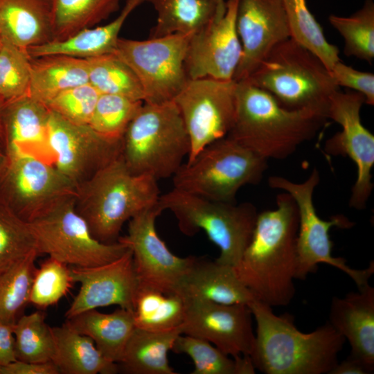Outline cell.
Returning a JSON list of instances; mask_svg holds the SVG:
<instances>
[{
    "label": "cell",
    "instance_id": "cell-20",
    "mask_svg": "<svg viewBox=\"0 0 374 374\" xmlns=\"http://www.w3.org/2000/svg\"><path fill=\"white\" fill-rule=\"evenodd\" d=\"M70 274L73 283L80 284V289L66 311V319L89 310L114 305L134 310L139 284L130 249L106 264L88 267L70 266Z\"/></svg>",
    "mask_w": 374,
    "mask_h": 374
},
{
    "label": "cell",
    "instance_id": "cell-33",
    "mask_svg": "<svg viewBox=\"0 0 374 374\" xmlns=\"http://www.w3.org/2000/svg\"><path fill=\"white\" fill-rule=\"evenodd\" d=\"M38 256L33 252L0 267V323L14 326L29 304Z\"/></svg>",
    "mask_w": 374,
    "mask_h": 374
},
{
    "label": "cell",
    "instance_id": "cell-6",
    "mask_svg": "<svg viewBox=\"0 0 374 374\" xmlns=\"http://www.w3.org/2000/svg\"><path fill=\"white\" fill-rule=\"evenodd\" d=\"M190 150L188 132L173 100L143 103L122 137L121 155L128 169L157 180L172 177Z\"/></svg>",
    "mask_w": 374,
    "mask_h": 374
},
{
    "label": "cell",
    "instance_id": "cell-51",
    "mask_svg": "<svg viewBox=\"0 0 374 374\" xmlns=\"http://www.w3.org/2000/svg\"><path fill=\"white\" fill-rule=\"evenodd\" d=\"M1 36L0 35V46H1Z\"/></svg>",
    "mask_w": 374,
    "mask_h": 374
},
{
    "label": "cell",
    "instance_id": "cell-1",
    "mask_svg": "<svg viewBox=\"0 0 374 374\" xmlns=\"http://www.w3.org/2000/svg\"><path fill=\"white\" fill-rule=\"evenodd\" d=\"M298 226L296 204L283 191L276 208L258 214L251 239L233 267L254 299L270 307L286 306L295 295Z\"/></svg>",
    "mask_w": 374,
    "mask_h": 374
},
{
    "label": "cell",
    "instance_id": "cell-29",
    "mask_svg": "<svg viewBox=\"0 0 374 374\" xmlns=\"http://www.w3.org/2000/svg\"><path fill=\"white\" fill-rule=\"evenodd\" d=\"M55 346L53 362L62 374H115L118 364L107 359L87 335L66 322L51 327Z\"/></svg>",
    "mask_w": 374,
    "mask_h": 374
},
{
    "label": "cell",
    "instance_id": "cell-14",
    "mask_svg": "<svg viewBox=\"0 0 374 374\" xmlns=\"http://www.w3.org/2000/svg\"><path fill=\"white\" fill-rule=\"evenodd\" d=\"M162 211L157 202L134 216L129 220L127 233L118 241L132 251L139 287L179 294L195 256H176L159 236L155 222Z\"/></svg>",
    "mask_w": 374,
    "mask_h": 374
},
{
    "label": "cell",
    "instance_id": "cell-21",
    "mask_svg": "<svg viewBox=\"0 0 374 374\" xmlns=\"http://www.w3.org/2000/svg\"><path fill=\"white\" fill-rule=\"evenodd\" d=\"M49 109L28 95L0 107V138L7 157L30 155L53 163L48 142Z\"/></svg>",
    "mask_w": 374,
    "mask_h": 374
},
{
    "label": "cell",
    "instance_id": "cell-40",
    "mask_svg": "<svg viewBox=\"0 0 374 374\" xmlns=\"http://www.w3.org/2000/svg\"><path fill=\"white\" fill-rule=\"evenodd\" d=\"M143 104L121 96L100 94L89 125L106 137L122 139Z\"/></svg>",
    "mask_w": 374,
    "mask_h": 374
},
{
    "label": "cell",
    "instance_id": "cell-35",
    "mask_svg": "<svg viewBox=\"0 0 374 374\" xmlns=\"http://www.w3.org/2000/svg\"><path fill=\"white\" fill-rule=\"evenodd\" d=\"M291 38L308 49L330 71L339 61L338 48L325 37L323 29L311 13L306 0H282Z\"/></svg>",
    "mask_w": 374,
    "mask_h": 374
},
{
    "label": "cell",
    "instance_id": "cell-42",
    "mask_svg": "<svg viewBox=\"0 0 374 374\" xmlns=\"http://www.w3.org/2000/svg\"><path fill=\"white\" fill-rule=\"evenodd\" d=\"M30 56L1 37L0 46V96L3 101L27 95L30 75Z\"/></svg>",
    "mask_w": 374,
    "mask_h": 374
},
{
    "label": "cell",
    "instance_id": "cell-34",
    "mask_svg": "<svg viewBox=\"0 0 374 374\" xmlns=\"http://www.w3.org/2000/svg\"><path fill=\"white\" fill-rule=\"evenodd\" d=\"M177 354L189 356L194 364L192 374H253L255 367L250 356L231 358L210 342L180 334L171 348Z\"/></svg>",
    "mask_w": 374,
    "mask_h": 374
},
{
    "label": "cell",
    "instance_id": "cell-38",
    "mask_svg": "<svg viewBox=\"0 0 374 374\" xmlns=\"http://www.w3.org/2000/svg\"><path fill=\"white\" fill-rule=\"evenodd\" d=\"M328 20L344 41V54L372 64L374 59V2L365 0L348 17L331 15Z\"/></svg>",
    "mask_w": 374,
    "mask_h": 374
},
{
    "label": "cell",
    "instance_id": "cell-15",
    "mask_svg": "<svg viewBox=\"0 0 374 374\" xmlns=\"http://www.w3.org/2000/svg\"><path fill=\"white\" fill-rule=\"evenodd\" d=\"M364 104L365 98L360 93L339 89L330 97L327 109L328 119L339 124L341 130L326 141L325 151L331 156H346L356 165L357 179L349 206L357 210L365 208L373 188L374 136L362 123L360 111Z\"/></svg>",
    "mask_w": 374,
    "mask_h": 374
},
{
    "label": "cell",
    "instance_id": "cell-45",
    "mask_svg": "<svg viewBox=\"0 0 374 374\" xmlns=\"http://www.w3.org/2000/svg\"><path fill=\"white\" fill-rule=\"evenodd\" d=\"M0 374H60L53 362L35 363L16 359L0 367Z\"/></svg>",
    "mask_w": 374,
    "mask_h": 374
},
{
    "label": "cell",
    "instance_id": "cell-43",
    "mask_svg": "<svg viewBox=\"0 0 374 374\" xmlns=\"http://www.w3.org/2000/svg\"><path fill=\"white\" fill-rule=\"evenodd\" d=\"M99 96L88 82L62 91L46 107L70 122L89 125Z\"/></svg>",
    "mask_w": 374,
    "mask_h": 374
},
{
    "label": "cell",
    "instance_id": "cell-8",
    "mask_svg": "<svg viewBox=\"0 0 374 374\" xmlns=\"http://www.w3.org/2000/svg\"><path fill=\"white\" fill-rule=\"evenodd\" d=\"M267 159L226 136L204 147L172 176L175 189L208 199L235 202L238 190L260 182Z\"/></svg>",
    "mask_w": 374,
    "mask_h": 374
},
{
    "label": "cell",
    "instance_id": "cell-37",
    "mask_svg": "<svg viewBox=\"0 0 374 374\" xmlns=\"http://www.w3.org/2000/svg\"><path fill=\"white\" fill-rule=\"evenodd\" d=\"M13 334L16 359L35 363L53 362L54 337L41 310L22 314L13 326Z\"/></svg>",
    "mask_w": 374,
    "mask_h": 374
},
{
    "label": "cell",
    "instance_id": "cell-46",
    "mask_svg": "<svg viewBox=\"0 0 374 374\" xmlns=\"http://www.w3.org/2000/svg\"><path fill=\"white\" fill-rule=\"evenodd\" d=\"M15 360L13 326L0 323V367Z\"/></svg>",
    "mask_w": 374,
    "mask_h": 374
},
{
    "label": "cell",
    "instance_id": "cell-18",
    "mask_svg": "<svg viewBox=\"0 0 374 374\" xmlns=\"http://www.w3.org/2000/svg\"><path fill=\"white\" fill-rule=\"evenodd\" d=\"M185 300L182 334L204 339L232 357L250 356L255 333L249 305Z\"/></svg>",
    "mask_w": 374,
    "mask_h": 374
},
{
    "label": "cell",
    "instance_id": "cell-17",
    "mask_svg": "<svg viewBox=\"0 0 374 374\" xmlns=\"http://www.w3.org/2000/svg\"><path fill=\"white\" fill-rule=\"evenodd\" d=\"M238 1H226L222 16L192 35L184 61L188 79L233 80L242 56L236 28Z\"/></svg>",
    "mask_w": 374,
    "mask_h": 374
},
{
    "label": "cell",
    "instance_id": "cell-39",
    "mask_svg": "<svg viewBox=\"0 0 374 374\" xmlns=\"http://www.w3.org/2000/svg\"><path fill=\"white\" fill-rule=\"evenodd\" d=\"M70 266L48 257L33 275L29 304L42 310L57 304L72 287Z\"/></svg>",
    "mask_w": 374,
    "mask_h": 374
},
{
    "label": "cell",
    "instance_id": "cell-36",
    "mask_svg": "<svg viewBox=\"0 0 374 374\" xmlns=\"http://www.w3.org/2000/svg\"><path fill=\"white\" fill-rule=\"evenodd\" d=\"M87 60L89 83L100 94L121 96L143 102L144 96L137 77L115 53Z\"/></svg>",
    "mask_w": 374,
    "mask_h": 374
},
{
    "label": "cell",
    "instance_id": "cell-9",
    "mask_svg": "<svg viewBox=\"0 0 374 374\" xmlns=\"http://www.w3.org/2000/svg\"><path fill=\"white\" fill-rule=\"evenodd\" d=\"M320 181L319 171L314 168L301 183H295L280 176H271L268 184L272 188L289 193L298 209L299 226L296 238L297 269L296 279L305 280L308 274L317 271L318 265L328 264L347 274L361 288L368 284L374 273V262L364 269L350 267L346 260L332 255V242L329 231L333 226L349 229L354 222L342 215L324 220L317 215L313 203V193Z\"/></svg>",
    "mask_w": 374,
    "mask_h": 374
},
{
    "label": "cell",
    "instance_id": "cell-12",
    "mask_svg": "<svg viewBox=\"0 0 374 374\" xmlns=\"http://www.w3.org/2000/svg\"><path fill=\"white\" fill-rule=\"evenodd\" d=\"M76 193L53 163L30 155L8 156L0 170V200L29 223Z\"/></svg>",
    "mask_w": 374,
    "mask_h": 374
},
{
    "label": "cell",
    "instance_id": "cell-2",
    "mask_svg": "<svg viewBox=\"0 0 374 374\" xmlns=\"http://www.w3.org/2000/svg\"><path fill=\"white\" fill-rule=\"evenodd\" d=\"M256 323L250 357L265 374H329L346 339L328 321L314 331L297 329L289 314L278 316L256 299L249 304Z\"/></svg>",
    "mask_w": 374,
    "mask_h": 374
},
{
    "label": "cell",
    "instance_id": "cell-25",
    "mask_svg": "<svg viewBox=\"0 0 374 374\" xmlns=\"http://www.w3.org/2000/svg\"><path fill=\"white\" fill-rule=\"evenodd\" d=\"M88 82L87 59L62 54L30 57L27 95L45 106L62 91Z\"/></svg>",
    "mask_w": 374,
    "mask_h": 374
},
{
    "label": "cell",
    "instance_id": "cell-11",
    "mask_svg": "<svg viewBox=\"0 0 374 374\" xmlns=\"http://www.w3.org/2000/svg\"><path fill=\"white\" fill-rule=\"evenodd\" d=\"M191 34L175 33L145 40L118 39L114 53L134 71L147 103L173 100L188 78L184 61Z\"/></svg>",
    "mask_w": 374,
    "mask_h": 374
},
{
    "label": "cell",
    "instance_id": "cell-44",
    "mask_svg": "<svg viewBox=\"0 0 374 374\" xmlns=\"http://www.w3.org/2000/svg\"><path fill=\"white\" fill-rule=\"evenodd\" d=\"M330 72L339 87H347L360 93L365 98L366 104L374 105L373 73L358 71L340 60L333 66Z\"/></svg>",
    "mask_w": 374,
    "mask_h": 374
},
{
    "label": "cell",
    "instance_id": "cell-28",
    "mask_svg": "<svg viewBox=\"0 0 374 374\" xmlns=\"http://www.w3.org/2000/svg\"><path fill=\"white\" fill-rule=\"evenodd\" d=\"M136 7L127 1L120 15L109 24L84 29L61 41H51L27 48L30 57L62 54L88 59L114 52L119 33Z\"/></svg>",
    "mask_w": 374,
    "mask_h": 374
},
{
    "label": "cell",
    "instance_id": "cell-10",
    "mask_svg": "<svg viewBox=\"0 0 374 374\" xmlns=\"http://www.w3.org/2000/svg\"><path fill=\"white\" fill-rule=\"evenodd\" d=\"M30 225L39 254H46L71 267L106 264L129 249L118 241L104 243L98 240L75 210V197L62 201Z\"/></svg>",
    "mask_w": 374,
    "mask_h": 374
},
{
    "label": "cell",
    "instance_id": "cell-48",
    "mask_svg": "<svg viewBox=\"0 0 374 374\" xmlns=\"http://www.w3.org/2000/svg\"><path fill=\"white\" fill-rule=\"evenodd\" d=\"M212 2L216 6V14L214 19H218L221 17L225 11V0H208Z\"/></svg>",
    "mask_w": 374,
    "mask_h": 374
},
{
    "label": "cell",
    "instance_id": "cell-3",
    "mask_svg": "<svg viewBox=\"0 0 374 374\" xmlns=\"http://www.w3.org/2000/svg\"><path fill=\"white\" fill-rule=\"evenodd\" d=\"M236 82L235 117L227 136L267 160L290 157L328 119L314 109H287L247 81Z\"/></svg>",
    "mask_w": 374,
    "mask_h": 374
},
{
    "label": "cell",
    "instance_id": "cell-41",
    "mask_svg": "<svg viewBox=\"0 0 374 374\" xmlns=\"http://www.w3.org/2000/svg\"><path fill=\"white\" fill-rule=\"evenodd\" d=\"M33 252L38 249L30 223L0 200V267Z\"/></svg>",
    "mask_w": 374,
    "mask_h": 374
},
{
    "label": "cell",
    "instance_id": "cell-47",
    "mask_svg": "<svg viewBox=\"0 0 374 374\" xmlns=\"http://www.w3.org/2000/svg\"><path fill=\"white\" fill-rule=\"evenodd\" d=\"M373 371L374 368L350 353L346 359L337 363L329 374H368Z\"/></svg>",
    "mask_w": 374,
    "mask_h": 374
},
{
    "label": "cell",
    "instance_id": "cell-24",
    "mask_svg": "<svg viewBox=\"0 0 374 374\" xmlns=\"http://www.w3.org/2000/svg\"><path fill=\"white\" fill-rule=\"evenodd\" d=\"M0 35L26 49L51 42V0H0Z\"/></svg>",
    "mask_w": 374,
    "mask_h": 374
},
{
    "label": "cell",
    "instance_id": "cell-5",
    "mask_svg": "<svg viewBox=\"0 0 374 374\" xmlns=\"http://www.w3.org/2000/svg\"><path fill=\"white\" fill-rule=\"evenodd\" d=\"M244 80L287 109H314L326 117L330 97L339 90L321 60L291 37L274 46Z\"/></svg>",
    "mask_w": 374,
    "mask_h": 374
},
{
    "label": "cell",
    "instance_id": "cell-31",
    "mask_svg": "<svg viewBox=\"0 0 374 374\" xmlns=\"http://www.w3.org/2000/svg\"><path fill=\"white\" fill-rule=\"evenodd\" d=\"M122 0H51L52 41H61L108 18Z\"/></svg>",
    "mask_w": 374,
    "mask_h": 374
},
{
    "label": "cell",
    "instance_id": "cell-13",
    "mask_svg": "<svg viewBox=\"0 0 374 374\" xmlns=\"http://www.w3.org/2000/svg\"><path fill=\"white\" fill-rule=\"evenodd\" d=\"M236 87L233 80L189 79L173 99L190 141L186 163L204 147L229 133L235 117Z\"/></svg>",
    "mask_w": 374,
    "mask_h": 374
},
{
    "label": "cell",
    "instance_id": "cell-22",
    "mask_svg": "<svg viewBox=\"0 0 374 374\" xmlns=\"http://www.w3.org/2000/svg\"><path fill=\"white\" fill-rule=\"evenodd\" d=\"M328 322L349 342L350 354L374 368V287L333 297Z\"/></svg>",
    "mask_w": 374,
    "mask_h": 374
},
{
    "label": "cell",
    "instance_id": "cell-23",
    "mask_svg": "<svg viewBox=\"0 0 374 374\" xmlns=\"http://www.w3.org/2000/svg\"><path fill=\"white\" fill-rule=\"evenodd\" d=\"M179 294L185 299L232 305L254 300L236 275L234 267L204 257H195Z\"/></svg>",
    "mask_w": 374,
    "mask_h": 374
},
{
    "label": "cell",
    "instance_id": "cell-16",
    "mask_svg": "<svg viewBox=\"0 0 374 374\" xmlns=\"http://www.w3.org/2000/svg\"><path fill=\"white\" fill-rule=\"evenodd\" d=\"M48 142L53 164L77 187L122 150V139L106 137L89 125L70 122L50 110Z\"/></svg>",
    "mask_w": 374,
    "mask_h": 374
},
{
    "label": "cell",
    "instance_id": "cell-27",
    "mask_svg": "<svg viewBox=\"0 0 374 374\" xmlns=\"http://www.w3.org/2000/svg\"><path fill=\"white\" fill-rule=\"evenodd\" d=\"M181 327L166 331L135 328L118 363V371L127 374H177L170 366L168 353Z\"/></svg>",
    "mask_w": 374,
    "mask_h": 374
},
{
    "label": "cell",
    "instance_id": "cell-32",
    "mask_svg": "<svg viewBox=\"0 0 374 374\" xmlns=\"http://www.w3.org/2000/svg\"><path fill=\"white\" fill-rule=\"evenodd\" d=\"M186 310V300L181 294L139 287L133 310L134 324L136 328L152 331L181 328Z\"/></svg>",
    "mask_w": 374,
    "mask_h": 374
},
{
    "label": "cell",
    "instance_id": "cell-50",
    "mask_svg": "<svg viewBox=\"0 0 374 374\" xmlns=\"http://www.w3.org/2000/svg\"><path fill=\"white\" fill-rule=\"evenodd\" d=\"M4 103L3 100L0 96V107L2 105V104Z\"/></svg>",
    "mask_w": 374,
    "mask_h": 374
},
{
    "label": "cell",
    "instance_id": "cell-4",
    "mask_svg": "<svg viewBox=\"0 0 374 374\" xmlns=\"http://www.w3.org/2000/svg\"><path fill=\"white\" fill-rule=\"evenodd\" d=\"M159 197L157 180L132 173L121 154L77 187L75 208L98 240L114 243L125 222Z\"/></svg>",
    "mask_w": 374,
    "mask_h": 374
},
{
    "label": "cell",
    "instance_id": "cell-19",
    "mask_svg": "<svg viewBox=\"0 0 374 374\" xmlns=\"http://www.w3.org/2000/svg\"><path fill=\"white\" fill-rule=\"evenodd\" d=\"M236 28L242 56L235 82L247 79L274 46L291 37L282 0H238Z\"/></svg>",
    "mask_w": 374,
    "mask_h": 374
},
{
    "label": "cell",
    "instance_id": "cell-30",
    "mask_svg": "<svg viewBox=\"0 0 374 374\" xmlns=\"http://www.w3.org/2000/svg\"><path fill=\"white\" fill-rule=\"evenodd\" d=\"M157 12L149 37L194 33L211 21L216 6L208 0H145Z\"/></svg>",
    "mask_w": 374,
    "mask_h": 374
},
{
    "label": "cell",
    "instance_id": "cell-26",
    "mask_svg": "<svg viewBox=\"0 0 374 374\" xmlns=\"http://www.w3.org/2000/svg\"><path fill=\"white\" fill-rule=\"evenodd\" d=\"M66 322L75 330L90 337L102 355L118 364L136 328L133 311L119 308L111 313L92 309L81 312Z\"/></svg>",
    "mask_w": 374,
    "mask_h": 374
},
{
    "label": "cell",
    "instance_id": "cell-7",
    "mask_svg": "<svg viewBox=\"0 0 374 374\" xmlns=\"http://www.w3.org/2000/svg\"><path fill=\"white\" fill-rule=\"evenodd\" d=\"M158 204L173 213L184 234L192 236L203 230L220 249L215 260L232 267L249 244L258 214L249 202L213 201L175 188L160 195Z\"/></svg>",
    "mask_w": 374,
    "mask_h": 374
},
{
    "label": "cell",
    "instance_id": "cell-49",
    "mask_svg": "<svg viewBox=\"0 0 374 374\" xmlns=\"http://www.w3.org/2000/svg\"><path fill=\"white\" fill-rule=\"evenodd\" d=\"M7 159V154L3 144L0 138V170L3 166Z\"/></svg>",
    "mask_w": 374,
    "mask_h": 374
}]
</instances>
